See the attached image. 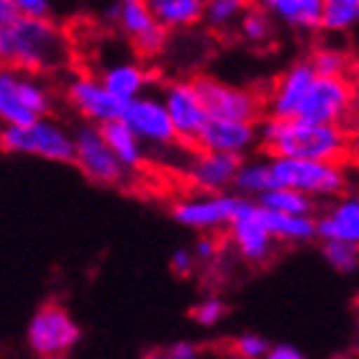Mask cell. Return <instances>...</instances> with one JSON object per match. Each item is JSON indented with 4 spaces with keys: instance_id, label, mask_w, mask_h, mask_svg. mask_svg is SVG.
Segmentation results:
<instances>
[{
    "instance_id": "ac0fdd59",
    "label": "cell",
    "mask_w": 359,
    "mask_h": 359,
    "mask_svg": "<svg viewBox=\"0 0 359 359\" xmlns=\"http://www.w3.org/2000/svg\"><path fill=\"white\" fill-rule=\"evenodd\" d=\"M316 69L311 62L303 60L292 62L283 75H277L269 93L264 95V116H277V118H292L298 113V105L306 95L308 85L313 83Z\"/></svg>"
},
{
    "instance_id": "4dcf8cb0",
    "label": "cell",
    "mask_w": 359,
    "mask_h": 359,
    "mask_svg": "<svg viewBox=\"0 0 359 359\" xmlns=\"http://www.w3.org/2000/svg\"><path fill=\"white\" fill-rule=\"evenodd\" d=\"M323 259L344 275H352L359 269V247L346 244V241H323Z\"/></svg>"
},
{
    "instance_id": "2e32d148",
    "label": "cell",
    "mask_w": 359,
    "mask_h": 359,
    "mask_svg": "<svg viewBox=\"0 0 359 359\" xmlns=\"http://www.w3.org/2000/svg\"><path fill=\"white\" fill-rule=\"evenodd\" d=\"M241 159L244 157L226 154V151L195 149L193 157L182 165V172H185L190 187L201 190V193H226L229 187H233Z\"/></svg>"
},
{
    "instance_id": "74e56055",
    "label": "cell",
    "mask_w": 359,
    "mask_h": 359,
    "mask_svg": "<svg viewBox=\"0 0 359 359\" xmlns=\"http://www.w3.org/2000/svg\"><path fill=\"white\" fill-rule=\"evenodd\" d=\"M267 357L269 359H303V352L292 344H275V346H269Z\"/></svg>"
},
{
    "instance_id": "4fadbf2b",
    "label": "cell",
    "mask_w": 359,
    "mask_h": 359,
    "mask_svg": "<svg viewBox=\"0 0 359 359\" xmlns=\"http://www.w3.org/2000/svg\"><path fill=\"white\" fill-rule=\"evenodd\" d=\"M208 118L259 121L264 116V95L252 88L221 83L216 77H195Z\"/></svg>"
},
{
    "instance_id": "277c9868",
    "label": "cell",
    "mask_w": 359,
    "mask_h": 359,
    "mask_svg": "<svg viewBox=\"0 0 359 359\" xmlns=\"http://www.w3.org/2000/svg\"><path fill=\"white\" fill-rule=\"evenodd\" d=\"M275 187H292L311 195L313 201H331L344 193L346 170L344 162L331 159H298V157H269Z\"/></svg>"
},
{
    "instance_id": "603a6c76",
    "label": "cell",
    "mask_w": 359,
    "mask_h": 359,
    "mask_svg": "<svg viewBox=\"0 0 359 359\" xmlns=\"http://www.w3.org/2000/svg\"><path fill=\"white\" fill-rule=\"evenodd\" d=\"M262 216L269 233L277 239V244H306V241L316 239V216L283 213V210H269L264 205Z\"/></svg>"
},
{
    "instance_id": "f35d334b",
    "label": "cell",
    "mask_w": 359,
    "mask_h": 359,
    "mask_svg": "<svg viewBox=\"0 0 359 359\" xmlns=\"http://www.w3.org/2000/svg\"><path fill=\"white\" fill-rule=\"evenodd\" d=\"M349 159L359 162V128L354 134H349Z\"/></svg>"
},
{
    "instance_id": "d4e9b609",
    "label": "cell",
    "mask_w": 359,
    "mask_h": 359,
    "mask_svg": "<svg viewBox=\"0 0 359 359\" xmlns=\"http://www.w3.org/2000/svg\"><path fill=\"white\" fill-rule=\"evenodd\" d=\"M252 6V0H205L201 23L218 36L236 34L244 11Z\"/></svg>"
},
{
    "instance_id": "d6986e66",
    "label": "cell",
    "mask_w": 359,
    "mask_h": 359,
    "mask_svg": "<svg viewBox=\"0 0 359 359\" xmlns=\"http://www.w3.org/2000/svg\"><path fill=\"white\" fill-rule=\"evenodd\" d=\"M316 239L359 247V195H337V201L316 218Z\"/></svg>"
},
{
    "instance_id": "9c48e42d",
    "label": "cell",
    "mask_w": 359,
    "mask_h": 359,
    "mask_svg": "<svg viewBox=\"0 0 359 359\" xmlns=\"http://www.w3.org/2000/svg\"><path fill=\"white\" fill-rule=\"evenodd\" d=\"M105 15L142 60H154L165 52L170 31L157 21L144 0H113Z\"/></svg>"
},
{
    "instance_id": "44dd1931",
    "label": "cell",
    "mask_w": 359,
    "mask_h": 359,
    "mask_svg": "<svg viewBox=\"0 0 359 359\" xmlns=\"http://www.w3.org/2000/svg\"><path fill=\"white\" fill-rule=\"evenodd\" d=\"M277 23L298 34H313L321 23V0H252Z\"/></svg>"
},
{
    "instance_id": "52a82bcc",
    "label": "cell",
    "mask_w": 359,
    "mask_h": 359,
    "mask_svg": "<svg viewBox=\"0 0 359 359\" xmlns=\"http://www.w3.org/2000/svg\"><path fill=\"white\" fill-rule=\"evenodd\" d=\"M226 241L233 255L249 267H264L277 255V239L264 224L262 205L244 195L233 218L226 226Z\"/></svg>"
},
{
    "instance_id": "ab89813d",
    "label": "cell",
    "mask_w": 359,
    "mask_h": 359,
    "mask_svg": "<svg viewBox=\"0 0 359 359\" xmlns=\"http://www.w3.org/2000/svg\"><path fill=\"white\" fill-rule=\"evenodd\" d=\"M15 15V11H13V6L8 3V0H0V23H8L11 18Z\"/></svg>"
},
{
    "instance_id": "e575fe53",
    "label": "cell",
    "mask_w": 359,
    "mask_h": 359,
    "mask_svg": "<svg viewBox=\"0 0 359 359\" xmlns=\"http://www.w3.org/2000/svg\"><path fill=\"white\" fill-rule=\"evenodd\" d=\"M170 269H172L177 277H190L195 275V269H198V257H195L193 249H175L172 259H170Z\"/></svg>"
},
{
    "instance_id": "d6a6232c",
    "label": "cell",
    "mask_w": 359,
    "mask_h": 359,
    "mask_svg": "<svg viewBox=\"0 0 359 359\" xmlns=\"http://www.w3.org/2000/svg\"><path fill=\"white\" fill-rule=\"evenodd\" d=\"M229 352L241 359H262L269 352V341L259 337V334H241V337L231 339Z\"/></svg>"
},
{
    "instance_id": "30bf717a",
    "label": "cell",
    "mask_w": 359,
    "mask_h": 359,
    "mask_svg": "<svg viewBox=\"0 0 359 359\" xmlns=\"http://www.w3.org/2000/svg\"><path fill=\"white\" fill-rule=\"evenodd\" d=\"M72 136H75V157H72V162L90 182L103 187H126L134 180V172L123 167V162L113 154V149L103 139L100 126L85 123Z\"/></svg>"
},
{
    "instance_id": "3957f363",
    "label": "cell",
    "mask_w": 359,
    "mask_h": 359,
    "mask_svg": "<svg viewBox=\"0 0 359 359\" xmlns=\"http://www.w3.org/2000/svg\"><path fill=\"white\" fill-rule=\"evenodd\" d=\"M0 151L39 157L46 162H72L75 136L60 121L41 116L23 126H0Z\"/></svg>"
},
{
    "instance_id": "f546056e",
    "label": "cell",
    "mask_w": 359,
    "mask_h": 359,
    "mask_svg": "<svg viewBox=\"0 0 359 359\" xmlns=\"http://www.w3.org/2000/svg\"><path fill=\"white\" fill-rule=\"evenodd\" d=\"M259 205L269 210H283V213H308L313 216L316 213V201L311 195L300 193V190H292V187H269L267 193H262L257 198Z\"/></svg>"
},
{
    "instance_id": "8fae6325",
    "label": "cell",
    "mask_w": 359,
    "mask_h": 359,
    "mask_svg": "<svg viewBox=\"0 0 359 359\" xmlns=\"http://www.w3.org/2000/svg\"><path fill=\"white\" fill-rule=\"evenodd\" d=\"M241 203V195L229 193H198L177 198L170 205V213L180 226L198 233H218L226 231L229 221L233 218Z\"/></svg>"
},
{
    "instance_id": "7c38bea8",
    "label": "cell",
    "mask_w": 359,
    "mask_h": 359,
    "mask_svg": "<svg viewBox=\"0 0 359 359\" xmlns=\"http://www.w3.org/2000/svg\"><path fill=\"white\" fill-rule=\"evenodd\" d=\"M121 118L126 121L128 128L142 139L144 147L149 144L151 149H157V147L159 149H170V147L180 144L177 131H175L162 95L142 93V95L131 97L123 103Z\"/></svg>"
},
{
    "instance_id": "ffe728a7",
    "label": "cell",
    "mask_w": 359,
    "mask_h": 359,
    "mask_svg": "<svg viewBox=\"0 0 359 359\" xmlns=\"http://www.w3.org/2000/svg\"><path fill=\"white\" fill-rule=\"evenodd\" d=\"M100 80H103V85L111 90L113 95L126 103L131 97L147 93L154 75H151V69L142 60H118L100 72Z\"/></svg>"
},
{
    "instance_id": "7a4b0ae2",
    "label": "cell",
    "mask_w": 359,
    "mask_h": 359,
    "mask_svg": "<svg viewBox=\"0 0 359 359\" xmlns=\"http://www.w3.org/2000/svg\"><path fill=\"white\" fill-rule=\"evenodd\" d=\"M259 144L269 157H298V159H349V131L337 123H318L306 118H259Z\"/></svg>"
},
{
    "instance_id": "4316f807",
    "label": "cell",
    "mask_w": 359,
    "mask_h": 359,
    "mask_svg": "<svg viewBox=\"0 0 359 359\" xmlns=\"http://www.w3.org/2000/svg\"><path fill=\"white\" fill-rule=\"evenodd\" d=\"M275 26L277 21L267 11H262L259 6H252L244 11L239 26H236V34L244 44L255 46V49H267L272 41H275Z\"/></svg>"
},
{
    "instance_id": "9a60e30c",
    "label": "cell",
    "mask_w": 359,
    "mask_h": 359,
    "mask_svg": "<svg viewBox=\"0 0 359 359\" xmlns=\"http://www.w3.org/2000/svg\"><path fill=\"white\" fill-rule=\"evenodd\" d=\"M65 100L75 113H80L88 123H108L113 118H121L123 100L113 95L105 88L97 75H72L65 85Z\"/></svg>"
},
{
    "instance_id": "f1b7e54d",
    "label": "cell",
    "mask_w": 359,
    "mask_h": 359,
    "mask_svg": "<svg viewBox=\"0 0 359 359\" xmlns=\"http://www.w3.org/2000/svg\"><path fill=\"white\" fill-rule=\"evenodd\" d=\"M233 187L239 190V195L244 198H252L257 201L262 193H267L269 187H275V180H272V167H269V154L267 157L252 159V162H244L241 159V167L233 180Z\"/></svg>"
},
{
    "instance_id": "8992f818",
    "label": "cell",
    "mask_w": 359,
    "mask_h": 359,
    "mask_svg": "<svg viewBox=\"0 0 359 359\" xmlns=\"http://www.w3.org/2000/svg\"><path fill=\"white\" fill-rule=\"evenodd\" d=\"M359 111V90L352 77L316 75L298 105V118L318 123H352Z\"/></svg>"
},
{
    "instance_id": "1f68e13d",
    "label": "cell",
    "mask_w": 359,
    "mask_h": 359,
    "mask_svg": "<svg viewBox=\"0 0 359 359\" xmlns=\"http://www.w3.org/2000/svg\"><path fill=\"white\" fill-rule=\"evenodd\" d=\"M226 300L218 298V295H208V298L198 300L193 306V311H190V316H193V321L198 323V326H203V329H213V326H218V323L226 318Z\"/></svg>"
},
{
    "instance_id": "484cf974",
    "label": "cell",
    "mask_w": 359,
    "mask_h": 359,
    "mask_svg": "<svg viewBox=\"0 0 359 359\" xmlns=\"http://www.w3.org/2000/svg\"><path fill=\"white\" fill-rule=\"evenodd\" d=\"M359 29V0H321L318 31L331 36H344Z\"/></svg>"
},
{
    "instance_id": "d590c367",
    "label": "cell",
    "mask_w": 359,
    "mask_h": 359,
    "mask_svg": "<svg viewBox=\"0 0 359 359\" xmlns=\"http://www.w3.org/2000/svg\"><path fill=\"white\" fill-rule=\"evenodd\" d=\"M13 6L15 15H39V18H49L52 15V0H8Z\"/></svg>"
},
{
    "instance_id": "6da1fadb",
    "label": "cell",
    "mask_w": 359,
    "mask_h": 359,
    "mask_svg": "<svg viewBox=\"0 0 359 359\" xmlns=\"http://www.w3.org/2000/svg\"><path fill=\"white\" fill-rule=\"evenodd\" d=\"M67 62V36L52 18L13 15L8 23H0V67L46 75L62 69Z\"/></svg>"
},
{
    "instance_id": "8d00e7d4",
    "label": "cell",
    "mask_w": 359,
    "mask_h": 359,
    "mask_svg": "<svg viewBox=\"0 0 359 359\" xmlns=\"http://www.w3.org/2000/svg\"><path fill=\"white\" fill-rule=\"evenodd\" d=\"M162 354L170 359H198L201 357V346L193 344V341H175Z\"/></svg>"
},
{
    "instance_id": "cb8c5ba5",
    "label": "cell",
    "mask_w": 359,
    "mask_h": 359,
    "mask_svg": "<svg viewBox=\"0 0 359 359\" xmlns=\"http://www.w3.org/2000/svg\"><path fill=\"white\" fill-rule=\"evenodd\" d=\"M167 31L195 29L203 18L205 0H144Z\"/></svg>"
},
{
    "instance_id": "ba28073f",
    "label": "cell",
    "mask_w": 359,
    "mask_h": 359,
    "mask_svg": "<svg viewBox=\"0 0 359 359\" xmlns=\"http://www.w3.org/2000/svg\"><path fill=\"white\" fill-rule=\"evenodd\" d=\"M83 339L80 323L62 303H44L31 316L26 329V344L36 357H67Z\"/></svg>"
},
{
    "instance_id": "e0dca14e",
    "label": "cell",
    "mask_w": 359,
    "mask_h": 359,
    "mask_svg": "<svg viewBox=\"0 0 359 359\" xmlns=\"http://www.w3.org/2000/svg\"><path fill=\"white\" fill-rule=\"evenodd\" d=\"M257 144H259V121L208 118L203 123L193 149H213L247 157Z\"/></svg>"
},
{
    "instance_id": "83f0119b",
    "label": "cell",
    "mask_w": 359,
    "mask_h": 359,
    "mask_svg": "<svg viewBox=\"0 0 359 359\" xmlns=\"http://www.w3.org/2000/svg\"><path fill=\"white\" fill-rule=\"evenodd\" d=\"M311 62V67L316 69V75H331V77H352L357 72L352 54L344 52L341 46L334 44H318L313 46L306 57Z\"/></svg>"
},
{
    "instance_id": "60d3db41",
    "label": "cell",
    "mask_w": 359,
    "mask_h": 359,
    "mask_svg": "<svg viewBox=\"0 0 359 359\" xmlns=\"http://www.w3.org/2000/svg\"><path fill=\"white\" fill-rule=\"evenodd\" d=\"M357 75H359V65H357Z\"/></svg>"
},
{
    "instance_id": "5bb4252c",
    "label": "cell",
    "mask_w": 359,
    "mask_h": 359,
    "mask_svg": "<svg viewBox=\"0 0 359 359\" xmlns=\"http://www.w3.org/2000/svg\"><path fill=\"white\" fill-rule=\"evenodd\" d=\"M162 100L172 118V126L177 131V139L182 147H195V139L201 134L203 123L208 121V111L203 103V95L198 90L195 77H177L162 88Z\"/></svg>"
},
{
    "instance_id": "5b68a950",
    "label": "cell",
    "mask_w": 359,
    "mask_h": 359,
    "mask_svg": "<svg viewBox=\"0 0 359 359\" xmlns=\"http://www.w3.org/2000/svg\"><path fill=\"white\" fill-rule=\"evenodd\" d=\"M52 93L41 75L0 67V126H23L52 113Z\"/></svg>"
},
{
    "instance_id": "836d02e7",
    "label": "cell",
    "mask_w": 359,
    "mask_h": 359,
    "mask_svg": "<svg viewBox=\"0 0 359 359\" xmlns=\"http://www.w3.org/2000/svg\"><path fill=\"white\" fill-rule=\"evenodd\" d=\"M193 252L198 257V267L213 264L221 257V239H218L216 233H201V239L195 241Z\"/></svg>"
},
{
    "instance_id": "7402d4cb",
    "label": "cell",
    "mask_w": 359,
    "mask_h": 359,
    "mask_svg": "<svg viewBox=\"0 0 359 359\" xmlns=\"http://www.w3.org/2000/svg\"><path fill=\"white\" fill-rule=\"evenodd\" d=\"M100 134L108 142V147L113 149V154L123 162L126 170L131 172H142L147 167V147L139 136L128 128V123L123 118H113L108 123H100Z\"/></svg>"
}]
</instances>
